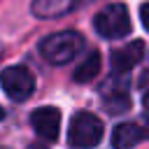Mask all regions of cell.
Masks as SVG:
<instances>
[{"label": "cell", "mask_w": 149, "mask_h": 149, "mask_svg": "<svg viewBox=\"0 0 149 149\" xmlns=\"http://www.w3.org/2000/svg\"><path fill=\"white\" fill-rule=\"evenodd\" d=\"M84 49V37L74 30H61V33H54L49 37L42 40L40 44V51L42 56L54 63V65H65L70 63L79 51Z\"/></svg>", "instance_id": "obj_1"}, {"label": "cell", "mask_w": 149, "mask_h": 149, "mask_svg": "<svg viewBox=\"0 0 149 149\" xmlns=\"http://www.w3.org/2000/svg\"><path fill=\"white\" fill-rule=\"evenodd\" d=\"M102 121L91 112H77L70 121L68 142L74 149H91L102 140Z\"/></svg>", "instance_id": "obj_2"}, {"label": "cell", "mask_w": 149, "mask_h": 149, "mask_svg": "<svg viewBox=\"0 0 149 149\" xmlns=\"http://www.w3.org/2000/svg\"><path fill=\"white\" fill-rule=\"evenodd\" d=\"M93 26H95V30H98L100 37H107V40L126 37L130 33V16H128L126 5H121V2L107 5L105 9H100L95 14Z\"/></svg>", "instance_id": "obj_3"}, {"label": "cell", "mask_w": 149, "mask_h": 149, "mask_svg": "<svg viewBox=\"0 0 149 149\" xmlns=\"http://www.w3.org/2000/svg\"><path fill=\"white\" fill-rule=\"evenodd\" d=\"M0 84H2V91L12 98V100H26L30 98V93L35 91V77L28 68L23 65H12V68H5L0 72Z\"/></svg>", "instance_id": "obj_4"}, {"label": "cell", "mask_w": 149, "mask_h": 149, "mask_svg": "<svg viewBox=\"0 0 149 149\" xmlns=\"http://www.w3.org/2000/svg\"><path fill=\"white\" fill-rule=\"evenodd\" d=\"M33 130L44 140H56L61 130V112L56 107H37L30 114Z\"/></svg>", "instance_id": "obj_5"}, {"label": "cell", "mask_w": 149, "mask_h": 149, "mask_svg": "<svg viewBox=\"0 0 149 149\" xmlns=\"http://www.w3.org/2000/svg\"><path fill=\"white\" fill-rule=\"evenodd\" d=\"M142 56H144V42L135 40V42H130V44H126L112 54V68L116 72H128L130 68H135L142 61Z\"/></svg>", "instance_id": "obj_6"}, {"label": "cell", "mask_w": 149, "mask_h": 149, "mask_svg": "<svg viewBox=\"0 0 149 149\" xmlns=\"http://www.w3.org/2000/svg\"><path fill=\"white\" fill-rule=\"evenodd\" d=\"M86 0H33V14L40 19H51L72 12L74 7L84 5Z\"/></svg>", "instance_id": "obj_7"}, {"label": "cell", "mask_w": 149, "mask_h": 149, "mask_svg": "<svg viewBox=\"0 0 149 149\" xmlns=\"http://www.w3.org/2000/svg\"><path fill=\"white\" fill-rule=\"evenodd\" d=\"M142 140H147V130L140 128L137 123H121L112 133V144L116 149H130V147L140 144Z\"/></svg>", "instance_id": "obj_8"}, {"label": "cell", "mask_w": 149, "mask_h": 149, "mask_svg": "<svg viewBox=\"0 0 149 149\" xmlns=\"http://www.w3.org/2000/svg\"><path fill=\"white\" fill-rule=\"evenodd\" d=\"M100 72V54L98 51H91L79 65H77V70H74V81H79V84H84V81H91L95 74Z\"/></svg>", "instance_id": "obj_9"}, {"label": "cell", "mask_w": 149, "mask_h": 149, "mask_svg": "<svg viewBox=\"0 0 149 149\" xmlns=\"http://www.w3.org/2000/svg\"><path fill=\"white\" fill-rule=\"evenodd\" d=\"M105 107H107V112H112V114H121V112H126V109L130 107V98H128L126 93L112 95V98H107Z\"/></svg>", "instance_id": "obj_10"}, {"label": "cell", "mask_w": 149, "mask_h": 149, "mask_svg": "<svg viewBox=\"0 0 149 149\" xmlns=\"http://www.w3.org/2000/svg\"><path fill=\"white\" fill-rule=\"evenodd\" d=\"M140 19H142V26L149 30V2H144V5L140 7Z\"/></svg>", "instance_id": "obj_11"}, {"label": "cell", "mask_w": 149, "mask_h": 149, "mask_svg": "<svg viewBox=\"0 0 149 149\" xmlns=\"http://www.w3.org/2000/svg\"><path fill=\"white\" fill-rule=\"evenodd\" d=\"M142 105H144V109H147V114H149V91L144 93V98H142Z\"/></svg>", "instance_id": "obj_12"}, {"label": "cell", "mask_w": 149, "mask_h": 149, "mask_svg": "<svg viewBox=\"0 0 149 149\" xmlns=\"http://www.w3.org/2000/svg\"><path fill=\"white\" fill-rule=\"evenodd\" d=\"M28 149H47V147H40V144H30Z\"/></svg>", "instance_id": "obj_13"}, {"label": "cell", "mask_w": 149, "mask_h": 149, "mask_svg": "<svg viewBox=\"0 0 149 149\" xmlns=\"http://www.w3.org/2000/svg\"><path fill=\"white\" fill-rule=\"evenodd\" d=\"M2 116H5V109H2V107H0V119H2Z\"/></svg>", "instance_id": "obj_14"}]
</instances>
